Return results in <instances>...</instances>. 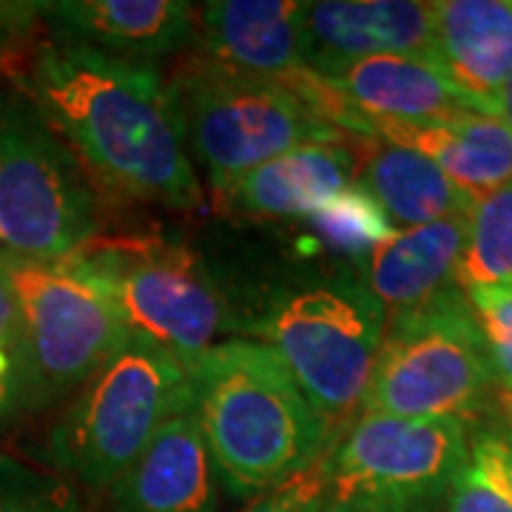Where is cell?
Listing matches in <instances>:
<instances>
[{"label":"cell","instance_id":"1","mask_svg":"<svg viewBox=\"0 0 512 512\" xmlns=\"http://www.w3.org/2000/svg\"><path fill=\"white\" fill-rule=\"evenodd\" d=\"M100 194L171 211L202 205L174 92L157 66L43 40L12 72Z\"/></svg>","mask_w":512,"mask_h":512},{"label":"cell","instance_id":"2","mask_svg":"<svg viewBox=\"0 0 512 512\" xmlns=\"http://www.w3.org/2000/svg\"><path fill=\"white\" fill-rule=\"evenodd\" d=\"M191 416L234 495H262L333 444L288 367L259 339H228L188 367Z\"/></svg>","mask_w":512,"mask_h":512},{"label":"cell","instance_id":"3","mask_svg":"<svg viewBox=\"0 0 512 512\" xmlns=\"http://www.w3.org/2000/svg\"><path fill=\"white\" fill-rule=\"evenodd\" d=\"M387 313L362 279L336 274L279 291L256 322L293 382L339 439L365 407Z\"/></svg>","mask_w":512,"mask_h":512},{"label":"cell","instance_id":"4","mask_svg":"<svg viewBox=\"0 0 512 512\" xmlns=\"http://www.w3.org/2000/svg\"><path fill=\"white\" fill-rule=\"evenodd\" d=\"M103 234V194L18 86L0 83V254L52 262Z\"/></svg>","mask_w":512,"mask_h":512},{"label":"cell","instance_id":"5","mask_svg":"<svg viewBox=\"0 0 512 512\" xmlns=\"http://www.w3.org/2000/svg\"><path fill=\"white\" fill-rule=\"evenodd\" d=\"M168 86L191 160L211 177L214 191L293 148L350 137L288 86L234 72L205 55L185 57Z\"/></svg>","mask_w":512,"mask_h":512},{"label":"cell","instance_id":"6","mask_svg":"<svg viewBox=\"0 0 512 512\" xmlns=\"http://www.w3.org/2000/svg\"><path fill=\"white\" fill-rule=\"evenodd\" d=\"M183 413H191L188 367L126 339L57 419L46 456L89 490H111L160 427Z\"/></svg>","mask_w":512,"mask_h":512},{"label":"cell","instance_id":"7","mask_svg":"<svg viewBox=\"0 0 512 512\" xmlns=\"http://www.w3.org/2000/svg\"><path fill=\"white\" fill-rule=\"evenodd\" d=\"M498 384L464 291L450 288L413 311L387 316L362 413L456 419L490 413Z\"/></svg>","mask_w":512,"mask_h":512},{"label":"cell","instance_id":"8","mask_svg":"<svg viewBox=\"0 0 512 512\" xmlns=\"http://www.w3.org/2000/svg\"><path fill=\"white\" fill-rule=\"evenodd\" d=\"M6 265L23 325V410L49 407L89 382L126 345V330L109 282L83 251L52 262L6 256Z\"/></svg>","mask_w":512,"mask_h":512},{"label":"cell","instance_id":"9","mask_svg":"<svg viewBox=\"0 0 512 512\" xmlns=\"http://www.w3.org/2000/svg\"><path fill=\"white\" fill-rule=\"evenodd\" d=\"M80 251L109 282L126 339L191 367L231 328L217 282L183 242L157 234H100Z\"/></svg>","mask_w":512,"mask_h":512},{"label":"cell","instance_id":"10","mask_svg":"<svg viewBox=\"0 0 512 512\" xmlns=\"http://www.w3.org/2000/svg\"><path fill=\"white\" fill-rule=\"evenodd\" d=\"M467 464L464 421L359 413L330 444L322 512H424Z\"/></svg>","mask_w":512,"mask_h":512},{"label":"cell","instance_id":"11","mask_svg":"<svg viewBox=\"0 0 512 512\" xmlns=\"http://www.w3.org/2000/svg\"><path fill=\"white\" fill-rule=\"evenodd\" d=\"M296 0H217L202 3L197 12L200 55L234 72L254 74L288 86L328 123L348 131L356 111L333 89V83L313 74L302 60Z\"/></svg>","mask_w":512,"mask_h":512},{"label":"cell","instance_id":"12","mask_svg":"<svg viewBox=\"0 0 512 512\" xmlns=\"http://www.w3.org/2000/svg\"><path fill=\"white\" fill-rule=\"evenodd\" d=\"M302 60L313 74L333 77L350 63L382 55L433 60V3L421 0H319L302 3Z\"/></svg>","mask_w":512,"mask_h":512},{"label":"cell","instance_id":"13","mask_svg":"<svg viewBox=\"0 0 512 512\" xmlns=\"http://www.w3.org/2000/svg\"><path fill=\"white\" fill-rule=\"evenodd\" d=\"M40 18L57 40L148 66L197 37V12L180 0H63L40 3Z\"/></svg>","mask_w":512,"mask_h":512},{"label":"cell","instance_id":"14","mask_svg":"<svg viewBox=\"0 0 512 512\" xmlns=\"http://www.w3.org/2000/svg\"><path fill=\"white\" fill-rule=\"evenodd\" d=\"M433 23V63L470 109L504 117L512 77V0H439Z\"/></svg>","mask_w":512,"mask_h":512},{"label":"cell","instance_id":"15","mask_svg":"<svg viewBox=\"0 0 512 512\" xmlns=\"http://www.w3.org/2000/svg\"><path fill=\"white\" fill-rule=\"evenodd\" d=\"M356 134H370L393 146L419 151L473 202L512 183V128L504 117L467 109L421 123L359 117Z\"/></svg>","mask_w":512,"mask_h":512},{"label":"cell","instance_id":"16","mask_svg":"<svg viewBox=\"0 0 512 512\" xmlns=\"http://www.w3.org/2000/svg\"><path fill=\"white\" fill-rule=\"evenodd\" d=\"M220 470L191 413L160 427L111 487L117 512H217Z\"/></svg>","mask_w":512,"mask_h":512},{"label":"cell","instance_id":"17","mask_svg":"<svg viewBox=\"0 0 512 512\" xmlns=\"http://www.w3.org/2000/svg\"><path fill=\"white\" fill-rule=\"evenodd\" d=\"M353 183L350 137L293 148L245 177L217 188L225 211L248 220H308L319 205Z\"/></svg>","mask_w":512,"mask_h":512},{"label":"cell","instance_id":"18","mask_svg":"<svg viewBox=\"0 0 512 512\" xmlns=\"http://www.w3.org/2000/svg\"><path fill=\"white\" fill-rule=\"evenodd\" d=\"M467 214L396 231V237L362 259V282L379 299L387 316L421 308L456 288L458 259L467 239Z\"/></svg>","mask_w":512,"mask_h":512},{"label":"cell","instance_id":"19","mask_svg":"<svg viewBox=\"0 0 512 512\" xmlns=\"http://www.w3.org/2000/svg\"><path fill=\"white\" fill-rule=\"evenodd\" d=\"M350 151L353 183L362 185L402 231L467 214L473 205L439 165L413 148L393 146L370 134H350Z\"/></svg>","mask_w":512,"mask_h":512},{"label":"cell","instance_id":"20","mask_svg":"<svg viewBox=\"0 0 512 512\" xmlns=\"http://www.w3.org/2000/svg\"><path fill=\"white\" fill-rule=\"evenodd\" d=\"M325 80L367 120L421 123L450 111H473L430 57H367Z\"/></svg>","mask_w":512,"mask_h":512},{"label":"cell","instance_id":"21","mask_svg":"<svg viewBox=\"0 0 512 512\" xmlns=\"http://www.w3.org/2000/svg\"><path fill=\"white\" fill-rule=\"evenodd\" d=\"M305 222V251L365 259L373 248L396 237V225L387 220L382 205L367 194L359 183H350L325 205H319Z\"/></svg>","mask_w":512,"mask_h":512},{"label":"cell","instance_id":"22","mask_svg":"<svg viewBox=\"0 0 512 512\" xmlns=\"http://www.w3.org/2000/svg\"><path fill=\"white\" fill-rule=\"evenodd\" d=\"M507 279H512V183L470 205L456 288L467 293Z\"/></svg>","mask_w":512,"mask_h":512},{"label":"cell","instance_id":"23","mask_svg":"<svg viewBox=\"0 0 512 512\" xmlns=\"http://www.w3.org/2000/svg\"><path fill=\"white\" fill-rule=\"evenodd\" d=\"M80 504L69 481L0 453V512H72Z\"/></svg>","mask_w":512,"mask_h":512},{"label":"cell","instance_id":"24","mask_svg":"<svg viewBox=\"0 0 512 512\" xmlns=\"http://www.w3.org/2000/svg\"><path fill=\"white\" fill-rule=\"evenodd\" d=\"M26 399V356H23V325H20L18 293L6 256L0 254V421L23 410Z\"/></svg>","mask_w":512,"mask_h":512},{"label":"cell","instance_id":"25","mask_svg":"<svg viewBox=\"0 0 512 512\" xmlns=\"http://www.w3.org/2000/svg\"><path fill=\"white\" fill-rule=\"evenodd\" d=\"M476 316L498 390H512V279L464 293Z\"/></svg>","mask_w":512,"mask_h":512},{"label":"cell","instance_id":"26","mask_svg":"<svg viewBox=\"0 0 512 512\" xmlns=\"http://www.w3.org/2000/svg\"><path fill=\"white\" fill-rule=\"evenodd\" d=\"M328 450L296 476L276 484L274 490L256 495L254 504L242 512H322L328 487Z\"/></svg>","mask_w":512,"mask_h":512},{"label":"cell","instance_id":"27","mask_svg":"<svg viewBox=\"0 0 512 512\" xmlns=\"http://www.w3.org/2000/svg\"><path fill=\"white\" fill-rule=\"evenodd\" d=\"M470 467L512 495V436L498 424L481 427L470 441Z\"/></svg>","mask_w":512,"mask_h":512},{"label":"cell","instance_id":"28","mask_svg":"<svg viewBox=\"0 0 512 512\" xmlns=\"http://www.w3.org/2000/svg\"><path fill=\"white\" fill-rule=\"evenodd\" d=\"M447 512H512V495L467 464L447 493Z\"/></svg>","mask_w":512,"mask_h":512},{"label":"cell","instance_id":"29","mask_svg":"<svg viewBox=\"0 0 512 512\" xmlns=\"http://www.w3.org/2000/svg\"><path fill=\"white\" fill-rule=\"evenodd\" d=\"M504 120H507V126L512 128V77L510 86H507V94H504Z\"/></svg>","mask_w":512,"mask_h":512},{"label":"cell","instance_id":"30","mask_svg":"<svg viewBox=\"0 0 512 512\" xmlns=\"http://www.w3.org/2000/svg\"><path fill=\"white\" fill-rule=\"evenodd\" d=\"M72 512H83V504H74Z\"/></svg>","mask_w":512,"mask_h":512}]
</instances>
